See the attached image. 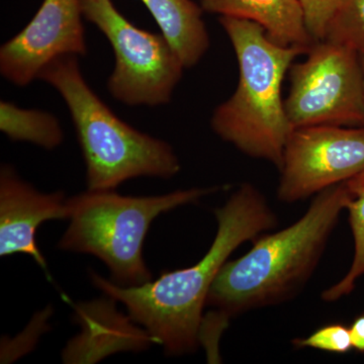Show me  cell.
Listing matches in <instances>:
<instances>
[{"label": "cell", "mask_w": 364, "mask_h": 364, "mask_svg": "<svg viewBox=\"0 0 364 364\" xmlns=\"http://www.w3.org/2000/svg\"><path fill=\"white\" fill-rule=\"evenodd\" d=\"M218 231L202 259L191 267L163 272L142 286L121 287L90 272L97 289L123 303L167 355L193 353L200 344L203 312L210 287L228 258L245 242L279 224L267 198L253 184L242 183L215 210Z\"/></svg>", "instance_id": "cell-1"}, {"label": "cell", "mask_w": 364, "mask_h": 364, "mask_svg": "<svg viewBox=\"0 0 364 364\" xmlns=\"http://www.w3.org/2000/svg\"><path fill=\"white\" fill-rule=\"evenodd\" d=\"M350 193L337 184L314 198L298 221L274 233L261 235L240 258L227 261L208 291L215 310L212 335L221 334L230 318L291 301L312 277Z\"/></svg>", "instance_id": "cell-2"}, {"label": "cell", "mask_w": 364, "mask_h": 364, "mask_svg": "<svg viewBox=\"0 0 364 364\" xmlns=\"http://www.w3.org/2000/svg\"><path fill=\"white\" fill-rule=\"evenodd\" d=\"M220 23L233 46L239 80L231 97L215 109L210 126L244 154L279 169L294 130L282 100V82L294 58L306 51L277 44L253 21L221 16Z\"/></svg>", "instance_id": "cell-3"}, {"label": "cell", "mask_w": 364, "mask_h": 364, "mask_svg": "<svg viewBox=\"0 0 364 364\" xmlns=\"http://www.w3.org/2000/svg\"><path fill=\"white\" fill-rule=\"evenodd\" d=\"M70 112L86 166L90 191H114L140 176L168 179L181 171L173 148L124 123L83 78L78 56L52 60L40 72Z\"/></svg>", "instance_id": "cell-4"}, {"label": "cell", "mask_w": 364, "mask_h": 364, "mask_svg": "<svg viewBox=\"0 0 364 364\" xmlns=\"http://www.w3.org/2000/svg\"><path fill=\"white\" fill-rule=\"evenodd\" d=\"M218 188H191L156 196H124L114 191H90L67 198L69 226L58 248L97 256L109 267L112 282L142 286L152 280L143 258L144 241L155 219L195 203Z\"/></svg>", "instance_id": "cell-5"}, {"label": "cell", "mask_w": 364, "mask_h": 364, "mask_svg": "<svg viewBox=\"0 0 364 364\" xmlns=\"http://www.w3.org/2000/svg\"><path fill=\"white\" fill-rule=\"evenodd\" d=\"M83 16L111 43L116 66L107 80L109 93L128 105L168 104L184 66L163 33L141 30L119 13L112 0H80Z\"/></svg>", "instance_id": "cell-6"}, {"label": "cell", "mask_w": 364, "mask_h": 364, "mask_svg": "<svg viewBox=\"0 0 364 364\" xmlns=\"http://www.w3.org/2000/svg\"><path fill=\"white\" fill-rule=\"evenodd\" d=\"M304 62L289 68L284 107L291 126L364 127L360 55L348 46L316 41Z\"/></svg>", "instance_id": "cell-7"}, {"label": "cell", "mask_w": 364, "mask_h": 364, "mask_svg": "<svg viewBox=\"0 0 364 364\" xmlns=\"http://www.w3.org/2000/svg\"><path fill=\"white\" fill-rule=\"evenodd\" d=\"M279 170L277 198L287 203L349 181L364 170V127L294 128Z\"/></svg>", "instance_id": "cell-8"}, {"label": "cell", "mask_w": 364, "mask_h": 364, "mask_svg": "<svg viewBox=\"0 0 364 364\" xmlns=\"http://www.w3.org/2000/svg\"><path fill=\"white\" fill-rule=\"evenodd\" d=\"M80 0H44L31 23L0 48V72L16 86L39 77L52 60L87 53Z\"/></svg>", "instance_id": "cell-9"}, {"label": "cell", "mask_w": 364, "mask_h": 364, "mask_svg": "<svg viewBox=\"0 0 364 364\" xmlns=\"http://www.w3.org/2000/svg\"><path fill=\"white\" fill-rule=\"evenodd\" d=\"M67 198L62 191L42 193L23 181L11 165L0 169V256L25 254L43 269L47 261L41 253L36 234L49 220L67 219Z\"/></svg>", "instance_id": "cell-10"}, {"label": "cell", "mask_w": 364, "mask_h": 364, "mask_svg": "<svg viewBox=\"0 0 364 364\" xmlns=\"http://www.w3.org/2000/svg\"><path fill=\"white\" fill-rule=\"evenodd\" d=\"M116 299H97L75 306V320L82 332L67 344L63 351L65 363H95L105 356L122 351L145 350L156 343L147 332L119 314Z\"/></svg>", "instance_id": "cell-11"}, {"label": "cell", "mask_w": 364, "mask_h": 364, "mask_svg": "<svg viewBox=\"0 0 364 364\" xmlns=\"http://www.w3.org/2000/svg\"><path fill=\"white\" fill-rule=\"evenodd\" d=\"M205 11L257 23L270 40L308 51L315 41L306 28L299 0H202Z\"/></svg>", "instance_id": "cell-12"}, {"label": "cell", "mask_w": 364, "mask_h": 364, "mask_svg": "<svg viewBox=\"0 0 364 364\" xmlns=\"http://www.w3.org/2000/svg\"><path fill=\"white\" fill-rule=\"evenodd\" d=\"M181 58L184 68L196 66L210 47L202 6L193 0H141Z\"/></svg>", "instance_id": "cell-13"}, {"label": "cell", "mask_w": 364, "mask_h": 364, "mask_svg": "<svg viewBox=\"0 0 364 364\" xmlns=\"http://www.w3.org/2000/svg\"><path fill=\"white\" fill-rule=\"evenodd\" d=\"M0 130L14 142L35 144L47 150L61 145L64 133L58 119L47 112L25 109L13 102H0Z\"/></svg>", "instance_id": "cell-14"}, {"label": "cell", "mask_w": 364, "mask_h": 364, "mask_svg": "<svg viewBox=\"0 0 364 364\" xmlns=\"http://www.w3.org/2000/svg\"><path fill=\"white\" fill-rule=\"evenodd\" d=\"M345 184L350 193V200L346 210H348L353 236V260L343 279L323 291L322 299L328 303L350 294L355 289L358 280L364 275V170Z\"/></svg>", "instance_id": "cell-15"}, {"label": "cell", "mask_w": 364, "mask_h": 364, "mask_svg": "<svg viewBox=\"0 0 364 364\" xmlns=\"http://www.w3.org/2000/svg\"><path fill=\"white\" fill-rule=\"evenodd\" d=\"M325 39L364 55V0H341L327 26Z\"/></svg>", "instance_id": "cell-16"}, {"label": "cell", "mask_w": 364, "mask_h": 364, "mask_svg": "<svg viewBox=\"0 0 364 364\" xmlns=\"http://www.w3.org/2000/svg\"><path fill=\"white\" fill-rule=\"evenodd\" d=\"M298 348H313L329 353H348L353 349L350 329L341 324H331L321 327L306 338L294 340Z\"/></svg>", "instance_id": "cell-17"}, {"label": "cell", "mask_w": 364, "mask_h": 364, "mask_svg": "<svg viewBox=\"0 0 364 364\" xmlns=\"http://www.w3.org/2000/svg\"><path fill=\"white\" fill-rule=\"evenodd\" d=\"M341 0H299L306 28L313 40L325 39L326 31Z\"/></svg>", "instance_id": "cell-18"}, {"label": "cell", "mask_w": 364, "mask_h": 364, "mask_svg": "<svg viewBox=\"0 0 364 364\" xmlns=\"http://www.w3.org/2000/svg\"><path fill=\"white\" fill-rule=\"evenodd\" d=\"M349 329L353 349L364 353V314L353 321Z\"/></svg>", "instance_id": "cell-19"}, {"label": "cell", "mask_w": 364, "mask_h": 364, "mask_svg": "<svg viewBox=\"0 0 364 364\" xmlns=\"http://www.w3.org/2000/svg\"><path fill=\"white\" fill-rule=\"evenodd\" d=\"M361 59V66H363V88H364V55H360Z\"/></svg>", "instance_id": "cell-20"}]
</instances>
